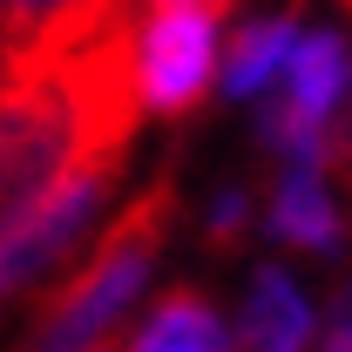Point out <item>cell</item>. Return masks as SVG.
I'll list each match as a JSON object with an SVG mask.
<instances>
[{
    "label": "cell",
    "instance_id": "1",
    "mask_svg": "<svg viewBox=\"0 0 352 352\" xmlns=\"http://www.w3.org/2000/svg\"><path fill=\"white\" fill-rule=\"evenodd\" d=\"M170 217H176V183H149L129 210L116 217V230L102 237V251L68 278V292H61V305L41 318L34 346H47V352L102 346V339L122 325V311L135 305V292L149 285V271H156L163 244H170Z\"/></svg>",
    "mask_w": 352,
    "mask_h": 352
},
{
    "label": "cell",
    "instance_id": "6",
    "mask_svg": "<svg viewBox=\"0 0 352 352\" xmlns=\"http://www.w3.org/2000/svg\"><path fill=\"white\" fill-rule=\"evenodd\" d=\"M292 41H298V21H292V14H264L251 28H237L230 61H223V95H264V88L285 75Z\"/></svg>",
    "mask_w": 352,
    "mask_h": 352
},
{
    "label": "cell",
    "instance_id": "9",
    "mask_svg": "<svg viewBox=\"0 0 352 352\" xmlns=\"http://www.w3.org/2000/svg\"><path fill=\"white\" fill-rule=\"evenodd\" d=\"M149 7H204V14H217V7H230V0H149Z\"/></svg>",
    "mask_w": 352,
    "mask_h": 352
},
{
    "label": "cell",
    "instance_id": "4",
    "mask_svg": "<svg viewBox=\"0 0 352 352\" xmlns=\"http://www.w3.org/2000/svg\"><path fill=\"white\" fill-rule=\"evenodd\" d=\"M230 346H264V352H298V346H311V305H305V292H298L285 271H258L251 292H244L237 339H230Z\"/></svg>",
    "mask_w": 352,
    "mask_h": 352
},
{
    "label": "cell",
    "instance_id": "5",
    "mask_svg": "<svg viewBox=\"0 0 352 352\" xmlns=\"http://www.w3.org/2000/svg\"><path fill=\"white\" fill-rule=\"evenodd\" d=\"M129 346H142V352H223L230 346V325H223V311L204 292H170L129 332Z\"/></svg>",
    "mask_w": 352,
    "mask_h": 352
},
{
    "label": "cell",
    "instance_id": "3",
    "mask_svg": "<svg viewBox=\"0 0 352 352\" xmlns=\"http://www.w3.org/2000/svg\"><path fill=\"white\" fill-rule=\"evenodd\" d=\"M271 230H278L285 244L318 251V258H332V251L346 244V223H339V204H332V190H325V170L292 163V170L278 176V190H271Z\"/></svg>",
    "mask_w": 352,
    "mask_h": 352
},
{
    "label": "cell",
    "instance_id": "7",
    "mask_svg": "<svg viewBox=\"0 0 352 352\" xmlns=\"http://www.w3.org/2000/svg\"><path fill=\"white\" fill-rule=\"evenodd\" d=\"M54 7H68V0H0V34H7V47L21 41V34H34Z\"/></svg>",
    "mask_w": 352,
    "mask_h": 352
},
{
    "label": "cell",
    "instance_id": "8",
    "mask_svg": "<svg viewBox=\"0 0 352 352\" xmlns=\"http://www.w3.org/2000/svg\"><path fill=\"white\" fill-rule=\"evenodd\" d=\"M244 223H251V197H244V190H230V197L210 204V237H217V244H230Z\"/></svg>",
    "mask_w": 352,
    "mask_h": 352
},
{
    "label": "cell",
    "instance_id": "2",
    "mask_svg": "<svg viewBox=\"0 0 352 352\" xmlns=\"http://www.w3.org/2000/svg\"><path fill=\"white\" fill-rule=\"evenodd\" d=\"M129 75H135V102L142 109H156V116L197 109V95L217 75V28H210V14L204 7H163L149 21V34L135 41Z\"/></svg>",
    "mask_w": 352,
    "mask_h": 352
}]
</instances>
